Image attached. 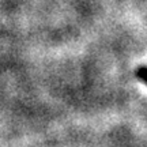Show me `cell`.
I'll list each match as a JSON object with an SVG mask.
<instances>
[{
	"label": "cell",
	"instance_id": "6da1fadb",
	"mask_svg": "<svg viewBox=\"0 0 147 147\" xmlns=\"http://www.w3.org/2000/svg\"><path fill=\"white\" fill-rule=\"evenodd\" d=\"M135 75H136V78L143 82L144 84H147V67L146 65H140V67H138V69L135 71Z\"/></svg>",
	"mask_w": 147,
	"mask_h": 147
}]
</instances>
